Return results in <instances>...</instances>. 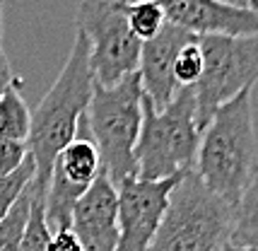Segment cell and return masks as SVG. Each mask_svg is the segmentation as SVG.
Wrapping results in <instances>:
<instances>
[{
  "label": "cell",
  "mask_w": 258,
  "mask_h": 251,
  "mask_svg": "<svg viewBox=\"0 0 258 251\" xmlns=\"http://www.w3.org/2000/svg\"><path fill=\"white\" fill-rule=\"evenodd\" d=\"M92 87L94 78L90 70V44L87 36L75 29L70 56L63 70L58 73L56 82L51 85V90L32 111L29 138L24 143L36 167V176L32 181V189L36 194H46L58 152L78 136L80 118L87 114L90 106Z\"/></svg>",
  "instance_id": "cell-1"
},
{
  "label": "cell",
  "mask_w": 258,
  "mask_h": 251,
  "mask_svg": "<svg viewBox=\"0 0 258 251\" xmlns=\"http://www.w3.org/2000/svg\"><path fill=\"white\" fill-rule=\"evenodd\" d=\"M251 90L222 104L205 123L193 171L201 183L234 210L253 167L258 164Z\"/></svg>",
  "instance_id": "cell-2"
},
{
  "label": "cell",
  "mask_w": 258,
  "mask_h": 251,
  "mask_svg": "<svg viewBox=\"0 0 258 251\" xmlns=\"http://www.w3.org/2000/svg\"><path fill=\"white\" fill-rule=\"evenodd\" d=\"M198 143L201 128L191 87H181L162 111L143 97V123L133 148L135 179L162 181L193 169Z\"/></svg>",
  "instance_id": "cell-3"
},
{
  "label": "cell",
  "mask_w": 258,
  "mask_h": 251,
  "mask_svg": "<svg viewBox=\"0 0 258 251\" xmlns=\"http://www.w3.org/2000/svg\"><path fill=\"white\" fill-rule=\"evenodd\" d=\"M234 210L188 169L169 194L164 217L147 251H220L229 241Z\"/></svg>",
  "instance_id": "cell-4"
},
{
  "label": "cell",
  "mask_w": 258,
  "mask_h": 251,
  "mask_svg": "<svg viewBox=\"0 0 258 251\" xmlns=\"http://www.w3.org/2000/svg\"><path fill=\"white\" fill-rule=\"evenodd\" d=\"M143 85L140 75L131 73L116 85L101 87L94 82L87 106V128L101 155V169L113 186L135 176L133 148L143 123Z\"/></svg>",
  "instance_id": "cell-5"
},
{
  "label": "cell",
  "mask_w": 258,
  "mask_h": 251,
  "mask_svg": "<svg viewBox=\"0 0 258 251\" xmlns=\"http://www.w3.org/2000/svg\"><path fill=\"white\" fill-rule=\"evenodd\" d=\"M203 51V73L193 85L198 128L234 99L239 92L258 82V34L256 36H198Z\"/></svg>",
  "instance_id": "cell-6"
},
{
  "label": "cell",
  "mask_w": 258,
  "mask_h": 251,
  "mask_svg": "<svg viewBox=\"0 0 258 251\" xmlns=\"http://www.w3.org/2000/svg\"><path fill=\"white\" fill-rule=\"evenodd\" d=\"M75 29L87 36L90 70L97 85L109 87L138 73L140 44L128 29L125 15L116 0H82L75 17Z\"/></svg>",
  "instance_id": "cell-7"
},
{
  "label": "cell",
  "mask_w": 258,
  "mask_h": 251,
  "mask_svg": "<svg viewBox=\"0 0 258 251\" xmlns=\"http://www.w3.org/2000/svg\"><path fill=\"white\" fill-rule=\"evenodd\" d=\"M179 176L145 181V179H125L116 186L118 194V244L116 251H147L157 234V227L164 217L169 194L176 186Z\"/></svg>",
  "instance_id": "cell-8"
},
{
  "label": "cell",
  "mask_w": 258,
  "mask_h": 251,
  "mask_svg": "<svg viewBox=\"0 0 258 251\" xmlns=\"http://www.w3.org/2000/svg\"><path fill=\"white\" fill-rule=\"evenodd\" d=\"M133 3V0H118ZM169 24L196 36H256L258 15L225 0H157Z\"/></svg>",
  "instance_id": "cell-9"
},
{
  "label": "cell",
  "mask_w": 258,
  "mask_h": 251,
  "mask_svg": "<svg viewBox=\"0 0 258 251\" xmlns=\"http://www.w3.org/2000/svg\"><path fill=\"white\" fill-rule=\"evenodd\" d=\"M70 229L75 232L85 251H116L118 194L104 169L75 203L70 215Z\"/></svg>",
  "instance_id": "cell-10"
},
{
  "label": "cell",
  "mask_w": 258,
  "mask_h": 251,
  "mask_svg": "<svg viewBox=\"0 0 258 251\" xmlns=\"http://www.w3.org/2000/svg\"><path fill=\"white\" fill-rule=\"evenodd\" d=\"M196 39H198L196 34L167 22L159 29L157 36L140 44L138 75H140V85H143L145 97L152 102L157 111H162L174 99V94L181 90L174 80V60H176L181 48Z\"/></svg>",
  "instance_id": "cell-11"
},
{
  "label": "cell",
  "mask_w": 258,
  "mask_h": 251,
  "mask_svg": "<svg viewBox=\"0 0 258 251\" xmlns=\"http://www.w3.org/2000/svg\"><path fill=\"white\" fill-rule=\"evenodd\" d=\"M227 244L234 246H258V164L253 167L241 198L234 208L232 234Z\"/></svg>",
  "instance_id": "cell-12"
},
{
  "label": "cell",
  "mask_w": 258,
  "mask_h": 251,
  "mask_svg": "<svg viewBox=\"0 0 258 251\" xmlns=\"http://www.w3.org/2000/svg\"><path fill=\"white\" fill-rule=\"evenodd\" d=\"M20 82L0 94V138L3 140H15V143H27L29 138V126H32V111L24 102V97L17 90Z\"/></svg>",
  "instance_id": "cell-13"
},
{
  "label": "cell",
  "mask_w": 258,
  "mask_h": 251,
  "mask_svg": "<svg viewBox=\"0 0 258 251\" xmlns=\"http://www.w3.org/2000/svg\"><path fill=\"white\" fill-rule=\"evenodd\" d=\"M118 5L125 15L128 29L133 32L138 41H147L157 36L159 29L167 24V15L157 0H133V3H118Z\"/></svg>",
  "instance_id": "cell-14"
},
{
  "label": "cell",
  "mask_w": 258,
  "mask_h": 251,
  "mask_svg": "<svg viewBox=\"0 0 258 251\" xmlns=\"http://www.w3.org/2000/svg\"><path fill=\"white\" fill-rule=\"evenodd\" d=\"M32 208V186L20 196V201L0 217V251H20L24 237V227Z\"/></svg>",
  "instance_id": "cell-15"
},
{
  "label": "cell",
  "mask_w": 258,
  "mask_h": 251,
  "mask_svg": "<svg viewBox=\"0 0 258 251\" xmlns=\"http://www.w3.org/2000/svg\"><path fill=\"white\" fill-rule=\"evenodd\" d=\"M34 176H36V167H34V160L29 155L24 157V162L15 171L0 176V217L5 215L20 201V196L32 186Z\"/></svg>",
  "instance_id": "cell-16"
},
{
  "label": "cell",
  "mask_w": 258,
  "mask_h": 251,
  "mask_svg": "<svg viewBox=\"0 0 258 251\" xmlns=\"http://www.w3.org/2000/svg\"><path fill=\"white\" fill-rule=\"evenodd\" d=\"M48 237H51V229L44 217V196L32 189V208H29V220L24 227L20 251H46Z\"/></svg>",
  "instance_id": "cell-17"
},
{
  "label": "cell",
  "mask_w": 258,
  "mask_h": 251,
  "mask_svg": "<svg viewBox=\"0 0 258 251\" xmlns=\"http://www.w3.org/2000/svg\"><path fill=\"white\" fill-rule=\"evenodd\" d=\"M203 73V51L198 39L186 44L174 60V80L179 87H193Z\"/></svg>",
  "instance_id": "cell-18"
},
{
  "label": "cell",
  "mask_w": 258,
  "mask_h": 251,
  "mask_svg": "<svg viewBox=\"0 0 258 251\" xmlns=\"http://www.w3.org/2000/svg\"><path fill=\"white\" fill-rule=\"evenodd\" d=\"M29 152L24 143H15V140H3L0 138V176L15 171L24 162Z\"/></svg>",
  "instance_id": "cell-19"
},
{
  "label": "cell",
  "mask_w": 258,
  "mask_h": 251,
  "mask_svg": "<svg viewBox=\"0 0 258 251\" xmlns=\"http://www.w3.org/2000/svg\"><path fill=\"white\" fill-rule=\"evenodd\" d=\"M46 251H85L80 239L75 237V232L68 227V229H56L51 232L48 237V244H46Z\"/></svg>",
  "instance_id": "cell-20"
},
{
  "label": "cell",
  "mask_w": 258,
  "mask_h": 251,
  "mask_svg": "<svg viewBox=\"0 0 258 251\" xmlns=\"http://www.w3.org/2000/svg\"><path fill=\"white\" fill-rule=\"evenodd\" d=\"M236 5H241V8H248V10H253L258 15V0H234Z\"/></svg>",
  "instance_id": "cell-21"
},
{
  "label": "cell",
  "mask_w": 258,
  "mask_h": 251,
  "mask_svg": "<svg viewBox=\"0 0 258 251\" xmlns=\"http://www.w3.org/2000/svg\"><path fill=\"white\" fill-rule=\"evenodd\" d=\"M15 82H20V80H17V78H3V75H0V94L8 90V87H12Z\"/></svg>",
  "instance_id": "cell-22"
},
{
  "label": "cell",
  "mask_w": 258,
  "mask_h": 251,
  "mask_svg": "<svg viewBox=\"0 0 258 251\" xmlns=\"http://www.w3.org/2000/svg\"><path fill=\"white\" fill-rule=\"evenodd\" d=\"M222 251H258V249H253V246H234V244H225Z\"/></svg>",
  "instance_id": "cell-23"
},
{
  "label": "cell",
  "mask_w": 258,
  "mask_h": 251,
  "mask_svg": "<svg viewBox=\"0 0 258 251\" xmlns=\"http://www.w3.org/2000/svg\"><path fill=\"white\" fill-rule=\"evenodd\" d=\"M0 10H3V8H0ZM0 36H3V20H0Z\"/></svg>",
  "instance_id": "cell-24"
},
{
  "label": "cell",
  "mask_w": 258,
  "mask_h": 251,
  "mask_svg": "<svg viewBox=\"0 0 258 251\" xmlns=\"http://www.w3.org/2000/svg\"><path fill=\"white\" fill-rule=\"evenodd\" d=\"M225 3H232V5H236V3H234V0H225Z\"/></svg>",
  "instance_id": "cell-25"
},
{
  "label": "cell",
  "mask_w": 258,
  "mask_h": 251,
  "mask_svg": "<svg viewBox=\"0 0 258 251\" xmlns=\"http://www.w3.org/2000/svg\"><path fill=\"white\" fill-rule=\"evenodd\" d=\"M0 8H3V0H0Z\"/></svg>",
  "instance_id": "cell-26"
},
{
  "label": "cell",
  "mask_w": 258,
  "mask_h": 251,
  "mask_svg": "<svg viewBox=\"0 0 258 251\" xmlns=\"http://www.w3.org/2000/svg\"><path fill=\"white\" fill-rule=\"evenodd\" d=\"M220 251H222V249H220Z\"/></svg>",
  "instance_id": "cell-27"
}]
</instances>
